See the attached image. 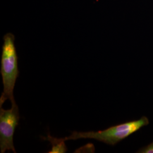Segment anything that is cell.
<instances>
[{
  "label": "cell",
  "mask_w": 153,
  "mask_h": 153,
  "mask_svg": "<svg viewBox=\"0 0 153 153\" xmlns=\"http://www.w3.org/2000/svg\"><path fill=\"white\" fill-rule=\"evenodd\" d=\"M3 39L1 74L4 90L0 98V106H2L7 99L10 100L11 103L16 102L13 92L19 75L14 35L11 33H7L4 35Z\"/></svg>",
  "instance_id": "obj_1"
},
{
  "label": "cell",
  "mask_w": 153,
  "mask_h": 153,
  "mask_svg": "<svg viewBox=\"0 0 153 153\" xmlns=\"http://www.w3.org/2000/svg\"><path fill=\"white\" fill-rule=\"evenodd\" d=\"M149 123V121L148 117L142 116L137 120L128 121L119 125L111 126L103 131L86 132L74 131L71 136L64 138V140L67 141L81 138H90L114 146L138 131L142 127L148 126Z\"/></svg>",
  "instance_id": "obj_2"
},
{
  "label": "cell",
  "mask_w": 153,
  "mask_h": 153,
  "mask_svg": "<svg viewBox=\"0 0 153 153\" xmlns=\"http://www.w3.org/2000/svg\"><path fill=\"white\" fill-rule=\"evenodd\" d=\"M19 108L16 102L11 103L10 109H4L0 106V149L1 153L12 151L16 153L13 136L19 120Z\"/></svg>",
  "instance_id": "obj_3"
},
{
  "label": "cell",
  "mask_w": 153,
  "mask_h": 153,
  "mask_svg": "<svg viewBox=\"0 0 153 153\" xmlns=\"http://www.w3.org/2000/svg\"><path fill=\"white\" fill-rule=\"evenodd\" d=\"M44 140H48L52 144V149L49 151V153H65L67 151V148L65 143L64 138H57L51 136L48 134L47 137H42Z\"/></svg>",
  "instance_id": "obj_4"
},
{
  "label": "cell",
  "mask_w": 153,
  "mask_h": 153,
  "mask_svg": "<svg viewBox=\"0 0 153 153\" xmlns=\"http://www.w3.org/2000/svg\"><path fill=\"white\" fill-rule=\"evenodd\" d=\"M139 153H153V141L147 146L142 147L137 152Z\"/></svg>",
  "instance_id": "obj_5"
}]
</instances>
